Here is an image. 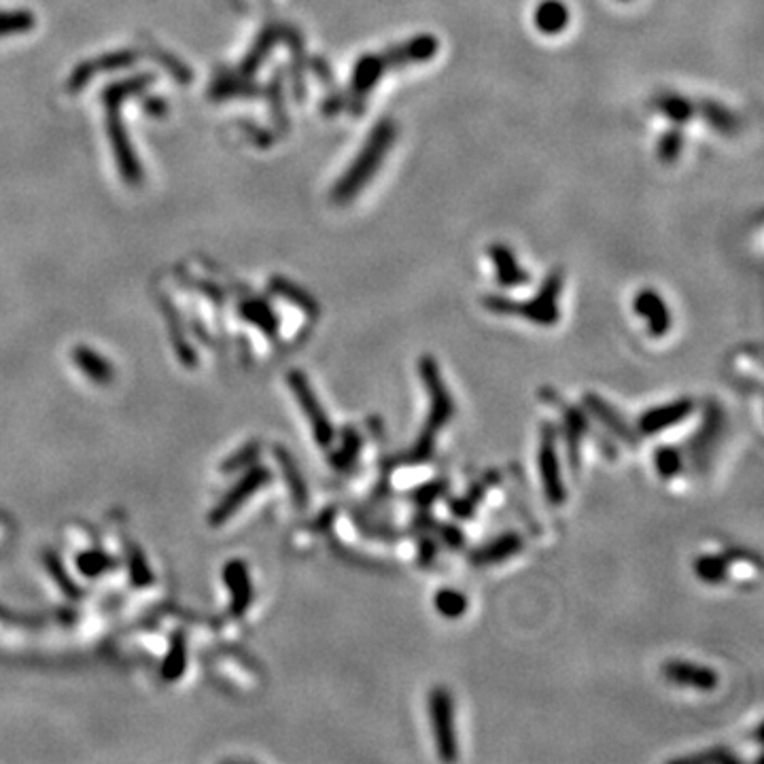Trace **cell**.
<instances>
[{
	"label": "cell",
	"instance_id": "cell-23",
	"mask_svg": "<svg viewBox=\"0 0 764 764\" xmlns=\"http://www.w3.org/2000/svg\"><path fill=\"white\" fill-rule=\"evenodd\" d=\"M77 361L83 368H88L90 376H94L96 380H109V376H111V372H109V368H107V363L98 361L96 355H91L90 351H79Z\"/></svg>",
	"mask_w": 764,
	"mask_h": 764
},
{
	"label": "cell",
	"instance_id": "cell-10",
	"mask_svg": "<svg viewBox=\"0 0 764 764\" xmlns=\"http://www.w3.org/2000/svg\"><path fill=\"white\" fill-rule=\"evenodd\" d=\"M663 675L669 684L692 688L699 692H714L720 686V675L717 671L705 664L688 663V661H669L663 667Z\"/></svg>",
	"mask_w": 764,
	"mask_h": 764
},
{
	"label": "cell",
	"instance_id": "cell-25",
	"mask_svg": "<svg viewBox=\"0 0 764 764\" xmlns=\"http://www.w3.org/2000/svg\"><path fill=\"white\" fill-rule=\"evenodd\" d=\"M281 461H282V467H285V473H287L289 484L293 486L295 501H298V503H304L306 499H308V495H306V486H304V482H302V478H300V473H298V470H295V467H293V463L289 461V456H281Z\"/></svg>",
	"mask_w": 764,
	"mask_h": 764
},
{
	"label": "cell",
	"instance_id": "cell-8",
	"mask_svg": "<svg viewBox=\"0 0 764 764\" xmlns=\"http://www.w3.org/2000/svg\"><path fill=\"white\" fill-rule=\"evenodd\" d=\"M289 382H291L295 397H298V402H300V406H302L304 414L308 416L317 444L323 446V448H327V446L334 442L335 433H334L332 421L327 419L326 410L321 408V404H318L315 391H312L310 382L306 380V376L300 374V372L289 374Z\"/></svg>",
	"mask_w": 764,
	"mask_h": 764
},
{
	"label": "cell",
	"instance_id": "cell-9",
	"mask_svg": "<svg viewBox=\"0 0 764 764\" xmlns=\"http://www.w3.org/2000/svg\"><path fill=\"white\" fill-rule=\"evenodd\" d=\"M694 410H697V406H694V399L690 397H680L663 404V406H654L637 419V433H641V436H658V433L673 430L680 422H684Z\"/></svg>",
	"mask_w": 764,
	"mask_h": 764
},
{
	"label": "cell",
	"instance_id": "cell-4",
	"mask_svg": "<svg viewBox=\"0 0 764 764\" xmlns=\"http://www.w3.org/2000/svg\"><path fill=\"white\" fill-rule=\"evenodd\" d=\"M393 141H395V126H393V121H382V124L374 127L366 147L361 149V153L352 161L343 181L335 185V200L346 202L363 189V185H366L380 168Z\"/></svg>",
	"mask_w": 764,
	"mask_h": 764
},
{
	"label": "cell",
	"instance_id": "cell-3",
	"mask_svg": "<svg viewBox=\"0 0 764 764\" xmlns=\"http://www.w3.org/2000/svg\"><path fill=\"white\" fill-rule=\"evenodd\" d=\"M560 291H563V274H560L559 270H554L534 300L517 302V300L499 298V295H489V298H484V306L486 310L495 312V315L523 317V318H529V321L535 323V326L552 327L557 326L560 318V310H559Z\"/></svg>",
	"mask_w": 764,
	"mask_h": 764
},
{
	"label": "cell",
	"instance_id": "cell-12",
	"mask_svg": "<svg viewBox=\"0 0 764 764\" xmlns=\"http://www.w3.org/2000/svg\"><path fill=\"white\" fill-rule=\"evenodd\" d=\"M633 308L647 323V332L654 338H663L671 329V312L667 302L654 289H644L635 295Z\"/></svg>",
	"mask_w": 764,
	"mask_h": 764
},
{
	"label": "cell",
	"instance_id": "cell-21",
	"mask_svg": "<svg viewBox=\"0 0 764 764\" xmlns=\"http://www.w3.org/2000/svg\"><path fill=\"white\" fill-rule=\"evenodd\" d=\"M482 497H484V486L473 484L472 489L467 491L465 497H456V499H450L448 508L456 518H463V520L472 518L473 512H476L478 503L482 501Z\"/></svg>",
	"mask_w": 764,
	"mask_h": 764
},
{
	"label": "cell",
	"instance_id": "cell-5",
	"mask_svg": "<svg viewBox=\"0 0 764 764\" xmlns=\"http://www.w3.org/2000/svg\"><path fill=\"white\" fill-rule=\"evenodd\" d=\"M728 421L726 412L717 402H709L705 406L703 422H700L699 431L694 433L690 444L686 446L684 459L690 463L692 472H708L711 461L722 446V439L726 436Z\"/></svg>",
	"mask_w": 764,
	"mask_h": 764
},
{
	"label": "cell",
	"instance_id": "cell-22",
	"mask_svg": "<svg viewBox=\"0 0 764 764\" xmlns=\"http://www.w3.org/2000/svg\"><path fill=\"white\" fill-rule=\"evenodd\" d=\"M444 491H446V482H442V480H436V482H427V484L419 486V489H416L414 493L410 495V499H412L421 509H430L433 503H436L439 497L444 495Z\"/></svg>",
	"mask_w": 764,
	"mask_h": 764
},
{
	"label": "cell",
	"instance_id": "cell-18",
	"mask_svg": "<svg viewBox=\"0 0 764 764\" xmlns=\"http://www.w3.org/2000/svg\"><path fill=\"white\" fill-rule=\"evenodd\" d=\"M361 448H363V439L361 436H359V431L352 430V427H346V430H343V442H340V448L332 455V465L338 472H349L357 463L359 455H361Z\"/></svg>",
	"mask_w": 764,
	"mask_h": 764
},
{
	"label": "cell",
	"instance_id": "cell-20",
	"mask_svg": "<svg viewBox=\"0 0 764 764\" xmlns=\"http://www.w3.org/2000/svg\"><path fill=\"white\" fill-rule=\"evenodd\" d=\"M684 453L675 448V446H658L654 450V467H656L658 476L663 480L675 478L677 473L684 470Z\"/></svg>",
	"mask_w": 764,
	"mask_h": 764
},
{
	"label": "cell",
	"instance_id": "cell-13",
	"mask_svg": "<svg viewBox=\"0 0 764 764\" xmlns=\"http://www.w3.org/2000/svg\"><path fill=\"white\" fill-rule=\"evenodd\" d=\"M525 540L523 535L517 531H506V534L497 535L495 540L486 542L484 546H480L470 554V563L476 567H486V565H499L503 560L517 557L518 552H523Z\"/></svg>",
	"mask_w": 764,
	"mask_h": 764
},
{
	"label": "cell",
	"instance_id": "cell-19",
	"mask_svg": "<svg viewBox=\"0 0 764 764\" xmlns=\"http://www.w3.org/2000/svg\"><path fill=\"white\" fill-rule=\"evenodd\" d=\"M467 605H470V601H467L465 595L455 588H439L436 597H433V607H436V612L439 613V616L448 618V621H456V618L465 616Z\"/></svg>",
	"mask_w": 764,
	"mask_h": 764
},
{
	"label": "cell",
	"instance_id": "cell-2",
	"mask_svg": "<svg viewBox=\"0 0 764 764\" xmlns=\"http://www.w3.org/2000/svg\"><path fill=\"white\" fill-rule=\"evenodd\" d=\"M436 51H438V40L430 37V34H425V37H419L410 40V43L399 45V48L389 49L382 56H366L361 62H359V66H355L357 71H355V77H352V91H355V98L363 100L368 91L374 88L376 81L385 74V71L389 66H402V64H410V62H425L436 56Z\"/></svg>",
	"mask_w": 764,
	"mask_h": 764
},
{
	"label": "cell",
	"instance_id": "cell-6",
	"mask_svg": "<svg viewBox=\"0 0 764 764\" xmlns=\"http://www.w3.org/2000/svg\"><path fill=\"white\" fill-rule=\"evenodd\" d=\"M430 722L439 760H456V756H459V745H456L455 733V703L448 688L436 686L430 692Z\"/></svg>",
	"mask_w": 764,
	"mask_h": 764
},
{
	"label": "cell",
	"instance_id": "cell-26",
	"mask_svg": "<svg viewBox=\"0 0 764 764\" xmlns=\"http://www.w3.org/2000/svg\"><path fill=\"white\" fill-rule=\"evenodd\" d=\"M680 149H682V135H677V132H669L667 136H663L661 144H658V155H661V160L671 161L677 158Z\"/></svg>",
	"mask_w": 764,
	"mask_h": 764
},
{
	"label": "cell",
	"instance_id": "cell-11",
	"mask_svg": "<svg viewBox=\"0 0 764 764\" xmlns=\"http://www.w3.org/2000/svg\"><path fill=\"white\" fill-rule=\"evenodd\" d=\"M584 408L588 410V414H593L613 438H618L621 442L629 446H637V433L630 430V425L624 421V416L618 412L612 404H607L603 397L597 393H586L584 395Z\"/></svg>",
	"mask_w": 764,
	"mask_h": 764
},
{
	"label": "cell",
	"instance_id": "cell-1",
	"mask_svg": "<svg viewBox=\"0 0 764 764\" xmlns=\"http://www.w3.org/2000/svg\"><path fill=\"white\" fill-rule=\"evenodd\" d=\"M419 376L427 389V397H430V414H427V422L422 425V431L416 438L412 450L404 456V463H408V465H419V463H427L431 459L433 450H436L438 433L455 416L453 395H450L448 386H446L442 378V372H439V366L431 355L421 357Z\"/></svg>",
	"mask_w": 764,
	"mask_h": 764
},
{
	"label": "cell",
	"instance_id": "cell-14",
	"mask_svg": "<svg viewBox=\"0 0 764 764\" xmlns=\"http://www.w3.org/2000/svg\"><path fill=\"white\" fill-rule=\"evenodd\" d=\"M563 433H565V442H567V453H569V461L573 470H577V465H580V446L584 442V438L593 436V430H590V422L588 416L582 412L580 408H573V406H565L563 408Z\"/></svg>",
	"mask_w": 764,
	"mask_h": 764
},
{
	"label": "cell",
	"instance_id": "cell-17",
	"mask_svg": "<svg viewBox=\"0 0 764 764\" xmlns=\"http://www.w3.org/2000/svg\"><path fill=\"white\" fill-rule=\"evenodd\" d=\"M731 563V554H703V557L694 559L692 569L700 582L720 584L726 580Z\"/></svg>",
	"mask_w": 764,
	"mask_h": 764
},
{
	"label": "cell",
	"instance_id": "cell-15",
	"mask_svg": "<svg viewBox=\"0 0 764 764\" xmlns=\"http://www.w3.org/2000/svg\"><path fill=\"white\" fill-rule=\"evenodd\" d=\"M491 259L497 265V281L501 287H520L525 282H529V274L520 268L514 253L506 247H493L491 248Z\"/></svg>",
	"mask_w": 764,
	"mask_h": 764
},
{
	"label": "cell",
	"instance_id": "cell-16",
	"mask_svg": "<svg viewBox=\"0 0 764 764\" xmlns=\"http://www.w3.org/2000/svg\"><path fill=\"white\" fill-rule=\"evenodd\" d=\"M569 24V11L560 0H543L535 9V26L543 34H557Z\"/></svg>",
	"mask_w": 764,
	"mask_h": 764
},
{
	"label": "cell",
	"instance_id": "cell-27",
	"mask_svg": "<svg viewBox=\"0 0 764 764\" xmlns=\"http://www.w3.org/2000/svg\"><path fill=\"white\" fill-rule=\"evenodd\" d=\"M438 554V543L431 535H422L419 542V560L421 565H431V560Z\"/></svg>",
	"mask_w": 764,
	"mask_h": 764
},
{
	"label": "cell",
	"instance_id": "cell-24",
	"mask_svg": "<svg viewBox=\"0 0 764 764\" xmlns=\"http://www.w3.org/2000/svg\"><path fill=\"white\" fill-rule=\"evenodd\" d=\"M236 569V576H231V573H228V582L231 584V586H234V597L239 599V607H245L247 605V601H248V580H247V571H245V567L242 565H239V567H234Z\"/></svg>",
	"mask_w": 764,
	"mask_h": 764
},
{
	"label": "cell",
	"instance_id": "cell-7",
	"mask_svg": "<svg viewBox=\"0 0 764 764\" xmlns=\"http://www.w3.org/2000/svg\"><path fill=\"white\" fill-rule=\"evenodd\" d=\"M537 472H540L543 495L550 506H565L567 486L560 470L557 450V430L550 422H543L540 431V448H537Z\"/></svg>",
	"mask_w": 764,
	"mask_h": 764
}]
</instances>
